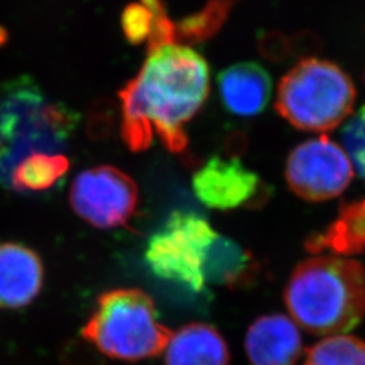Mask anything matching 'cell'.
Wrapping results in <instances>:
<instances>
[{
    "instance_id": "obj_1",
    "label": "cell",
    "mask_w": 365,
    "mask_h": 365,
    "mask_svg": "<svg viewBox=\"0 0 365 365\" xmlns=\"http://www.w3.org/2000/svg\"><path fill=\"white\" fill-rule=\"evenodd\" d=\"M148 53L138 76L118 92L122 140L137 153L152 145L156 133L168 150L182 153L188 146L184 126L209 95V66L194 49L178 43Z\"/></svg>"
},
{
    "instance_id": "obj_2",
    "label": "cell",
    "mask_w": 365,
    "mask_h": 365,
    "mask_svg": "<svg viewBox=\"0 0 365 365\" xmlns=\"http://www.w3.org/2000/svg\"><path fill=\"white\" fill-rule=\"evenodd\" d=\"M292 321L317 336L351 331L365 318V268L360 261L321 255L299 262L284 288Z\"/></svg>"
},
{
    "instance_id": "obj_3",
    "label": "cell",
    "mask_w": 365,
    "mask_h": 365,
    "mask_svg": "<svg viewBox=\"0 0 365 365\" xmlns=\"http://www.w3.org/2000/svg\"><path fill=\"white\" fill-rule=\"evenodd\" d=\"M83 336L110 359L140 361L164 352L172 331L157 318L152 298L140 288L102 294Z\"/></svg>"
},
{
    "instance_id": "obj_4",
    "label": "cell",
    "mask_w": 365,
    "mask_h": 365,
    "mask_svg": "<svg viewBox=\"0 0 365 365\" xmlns=\"http://www.w3.org/2000/svg\"><path fill=\"white\" fill-rule=\"evenodd\" d=\"M354 101L348 73L327 60L306 58L280 80L274 107L294 128L325 133L352 114Z\"/></svg>"
},
{
    "instance_id": "obj_5",
    "label": "cell",
    "mask_w": 365,
    "mask_h": 365,
    "mask_svg": "<svg viewBox=\"0 0 365 365\" xmlns=\"http://www.w3.org/2000/svg\"><path fill=\"white\" fill-rule=\"evenodd\" d=\"M218 233L194 211L176 210L150 235L145 261L157 277L200 292L206 288L205 261Z\"/></svg>"
},
{
    "instance_id": "obj_6",
    "label": "cell",
    "mask_w": 365,
    "mask_h": 365,
    "mask_svg": "<svg viewBox=\"0 0 365 365\" xmlns=\"http://www.w3.org/2000/svg\"><path fill=\"white\" fill-rule=\"evenodd\" d=\"M69 202L78 217L93 227L114 229L130 221L138 205V188L125 172L102 165L78 173Z\"/></svg>"
},
{
    "instance_id": "obj_7",
    "label": "cell",
    "mask_w": 365,
    "mask_h": 365,
    "mask_svg": "<svg viewBox=\"0 0 365 365\" xmlns=\"http://www.w3.org/2000/svg\"><path fill=\"white\" fill-rule=\"evenodd\" d=\"M353 179L345 150L325 135L292 149L286 164L289 190L307 202H325L341 195Z\"/></svg>"
},
{
    "instance_id": "obj_8",
    "label": "cell",
    "mask_w": 365,
    "mask_h": 365,
    "mask_svg": "<svg viewBox=\"0 0 365 365\" xmlns=\"http://www.w3.org/2000/svg\"><path fill=\"white\" fill-rule=\"evenodd\" d=\"M192 188L206 207L221 211L260 206L267 199L260 176L235 157L209 158L194 173Z\"/></svg>"
},
{
    "instance_id": "obj_9",
    "label": "cell",
    "mask_w": 365,
    "mask_h": 365,
    "mask_svg": "<svg viewBox=\"0 0 365 365\" xmlns=\"http://www.w3.org/2000/svg\"><path fill=\"white\" fill-rule=\"evenodd\" d=\"M78 120L80 115L71 107L64 103H48L36 123L0 153V184L4 188H11L14 170L31 155L66 152Z\"/></svg>"
},
{
    "instance_id": "obj_10",
    "label": "cell",
    "mask_w": 365,
    "mask_h": 365,
    "mask_svg": "<svg viewBox=\"0 0 365 365\" xmlns=\"http://www.w3.org/2000/svg\"><path fill=\"white\" fill-rule=\"evenodd\" d=\"M245 352L252 365H297L303 352L299 327L283 314L262 315L249 327Z\"/></svg>"
},
{
    "instance_id": "obj_11",
    "label": "cell",
    "mask_w": 365,
    "mask_h": 365,
    "mask_svg": "<svg viewBox=\"0 0 365 365\" xmlns=\"http://www.w3.org/2000/svg\"><path fill=\"white\" fill-rule=\"evenodd\" d=\"M42 283V261L33 249L16 242L0 244V310L30 304Z\"/></svg>"
},
{
    "instance_id": "obj_12",
    "label": "cell",
    "mask_w": 365,
    "mask_h": 365,
    "mask_svg": "<svg viewBox=\"0 0 365 365\" xmlns=\"http://www.w3.org/2000/svg\"><path fill=\"white\" fill-rule=\"evenodd\" d=\"M222 105L238 117L261 114L271 101L272 78L257 63H238L218 75Z\"/></svg>"
},
{
    "instance_id": "obj_13",
    "label": "cell",
    "mask_w": 365,
    "mask_h": 365,
    "mask_svg": "<svg viewBox=\"0 0 365 365\" xmlns=\"http://www.w3.org/2000/svg\"><path fill=\"white\" fill-rule=\"evenodd\" d=\"M48 106L37 81L19 76L0 88V153L31 128Z\"/></svg>"
},
{
    "instance_id": "obj_14",
    "label": "cell",
    "mask_w": 365,
    "mask_h": 365,
    "mask_svg": "<svg viewBox=\"0 0 365 365\" xmlns=\"http://www.w3.org/2000/svg\"><path fill=\"white\" fill-rule=\"evenodd\" d=\"M230 352L221 333L207 324H190L172 333L165 365H229Z\"/></svg>"
},
{
    "instance_id": "obj_15",
    "label": "cell",
    "mask_w": 365,
    "mask_h": 365,
    "mask_svg": "<svg viewBox=\"0 0 365 365\" xmlns=\"http://www.w3.org/2000/svg\"><path fill=\"white\" fill-rule=\"evenodd\" d=\"M304 248L310 253L331 252L334 256H352L365 250V197L345 203L339 217L325 230L310 235Z\"/></svg>"
},
{
    "instance_id": "obj_16",
    "label": "cell",
    "mask_w": 365,
    "mask_h": 365,
    "mask_svg": "<svg viewBox=\"0 0 365 365\" xmlns=\"http://www.w3.org/2000/svg\"><path fill=\"white\" fill-rule=\"evenodd\" d=\"M257 269V261L249 250L218 235L207 250L203 274L206 284L241 288L248 286Z\"/></svg>"
},
{
    "instance_id": "obj_17",
    "label": "cell",
    "mask_w": 365,
    "mask_h": 365,
    "mask_svg": "<svg viewBox=\"0 0 365 365\" xmlns=\"http://www.w3.org/2000/svg\"><path fill=\"white\" fill-rule=\"evenodd\" d=\"M69 167V160L63 155H31L14 170L11 190L22 194L52 190L63 180Z\"/></svg>"
},
{
    "instance_id": "obj_18",
    "label": "cell",
    "mask_w": 365,
    "mask_h": 365,
    "mask_svg": "<svg viewBox=\"0 0 365 365\" xmlns=\"http://www.w3.org/2000/svg\"><path fill=\"white\" fill-rule=\"evenodd\" d=\"M303 365H365V342L346 334L330 336L314 344Z\"/></svg>"
},
{
    "instance_id": "obj_19",
    "label": "cell",
    "mask_w": 365,
    "mask_h": 365,
    "mask_svg": "<svg viewBox=\"0 0 365 365\" xmlns=\"http://www.w3.org/2000/svg\"><path fill=\"white\" fill-rule=\"evenodd\" d=\"M235 0H210L206 7L184 18L176 25V39L188 42H202L212 37L230 13Z\"/></svg>"
},
{
    "instance_id": "obj_20",
    "label": "cell",
    "mask_w": 365,
    "mask_h": 365,
    "mask_svg": "<svg viewBox=\"0 0 365 365\" xmlns=\"http://www.w3.org/2000/svg\"><path fill=\"white\" fill-rule=\"evenodd\" d=\"M341 141L352 167L365 182V105L344 125Z\"/></svg>"
},
{
    "instance_id": "obj_21",
    "label": "cell",
    "mask_w": 365,
    "mask_h": 365,
    "mask_svg": "<svg viewBox=\"0 0 365 365\" xmlns=\"http://www.w3.org/2000/svg\"><path fill=\"white\" fill-rule=\"evenodd\" d=\"M120 26L128 42L137 46L150 37L153 15L141 3H130L122 11Z\"/></svg>"
},
{
    "instance_id": "obj_22",
    "label": "cell",
    "mask_w": 365,
    "mask_h": 365,
    "mask_svg": "<svg viewBox=\"0 0 365 365\" xmlns=\"http://www.w3.org/2000/svg\"><path fill=\"white\" fill-rule=\"evenodd\" d=\"M115 106L110 99H96L88 110L86 133L93 141H103L114 129Z\"/></svg>"
},
{
    "instance_id": "obj_23",
    "label": "cell",
    "mask_w": 365,
    "mask_h": 365,
    "mask_svg": "<svg viewBox=\"0 0 365 365\" xmlns=\"http://www.w3.org/2000/svg\"><path fill=\"white\" fill-rule=\"evenodd\" d=\"M10 41V34L7 31V29L0 25V48H4Z\"/></svg>"
}]
</instances>
